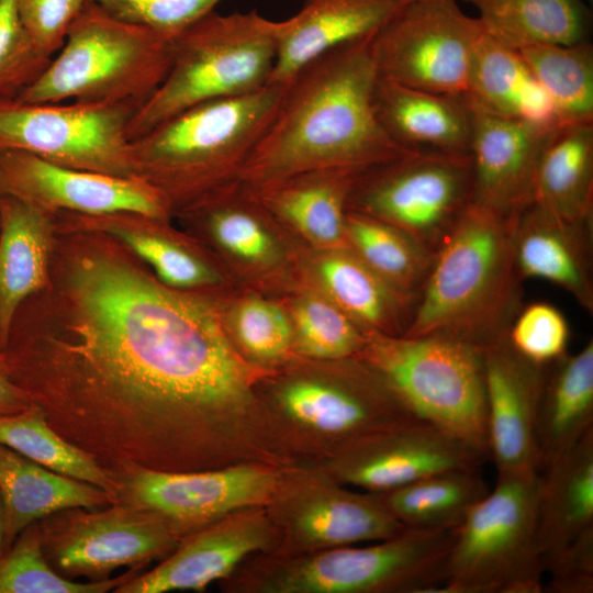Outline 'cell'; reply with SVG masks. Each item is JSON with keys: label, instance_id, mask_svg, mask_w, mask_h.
<instances>
[{"label": "cell", "instance_id": "6da1fadb", "mask_svg": "<svg viewBox=\"0 0 593 593\" xmlns=\"http://www.w3.org/2000/svg\"><path fill=\"white\" fill-rule=\"evenodd\" d=\"M67 279V332L10 331L2 350L57 433L108 469L286 466L259 395L268 371L208 304L110 253L78 256Z\"/></svg>", "mask_w": 593, "mask_h": 593}, {"label": "cell", "instance_id": "7a4b0ae2", "mask_svg": "<svg viewBox=\"0 0 593 593\" xmlns=\"http://www.w3.org/2000/svg\"><path fill=\"white\" fill-rule=\"evenodd\" d=\"M371 37L321 55L286 85L239 180L257 187L313 170L363 171L416 152L396 143L377 116Z\"/></svg>", "mask_w": 593, "mask_h": 593}, {"label": "cell", "instance_id": "3957f363", "mask_svg": "<svg viewBox=\"0 0 593 593\" xmlns=\"http://www.w3.org/2000/svg\"><path fill=\"white\" fill-rule=\"evenodd\" d=\"M515 217L474 202L467 208L435 254L403 336L447 335L481 348L507 337L522 307Z\"/></svg>", "mask_w": 593, "mask_h": 593}, {"label": "cell", "instance_id": "277c9868", "mask_svg": "<svg viewBox=\"0 0 593 593\" xmlns=\"http://www.w3.org/2000/svg\"><path fill=\"white\" fill-rule=\"evenodd\" d=\"M286 86L192 105L131 141L136 177L170 209L188 208L239 180L254 148L275 116Z\"/></svg>", "mask_w": 593, "mask_h": 593}, {"label": "cell", "instance_id": "5b68a950", "mask_svg": "<svg viewBox=\"0 0 593 593\" xmlns=\"http://www.w3.org/2000/svg\"><path fill=\"white\" fill-rule=\"evenodd\" d=\"M324 362L325 370H295L259 383L271 439L287 465H315L358 437L414 416L362 358Z\"/></svg>", "mask_w": 593, "mask_h": 593}, {"label": "cell", "instance_id": "8992f818", "mask_svg": "<svg viewBox=\"0 0 593 593\" xmlns=\"http://www.w3.org/2000/svg\"><path fill=\"white\" fill-rule=\"evenodd\" d=\"M454 532L404 528L369 545L258 553L222 581L232 593H439Z\"/></svg>", "mask_w": 593, "mask_h": 593}, {"label": "cell", "instance_id": "52a82bcc", "mask_svg": "<svg viewBox=\"0 0 593 593\" xmlns=\"http://www.w3.org/2000/svg\"><path fill=\"white\" fill-rule=\"evenodd\" d=\"M281 21L257 13L215 11L172 38L171 67L132 116L133 141L172 115L205 101L251 93L268 85Z\"/></svg>", "mask_w": 593, "mask_h": 593}, {"label": "cell", "instance_id": "ba28073f", "mask_svg": "<svg viewBox=\"0 0 593 593\" xmlns=\"http://www.w3.org/2000/svg\"><path fill=\"white\" fill-rule=\"evenodd\" d=\"M171 61L172 40L87 1L59 54L16 99L142 105L160 87Z\"/></svg>", "mask_w": 593, "mask_h": 593}, {"label": "cell", "instance_id": "9c48e42d", "mask_svg": "<svg viewBox=\"0 0 593 593\" xmlns=\"http://www.w3.org/2000/svg\"><path fill=\"white\" fill-rule=\"evenodd\" d=\"M357 356L384 377L414 416L489 457L481 347L439 334H367Z\"/></svg>", "mask_w": 593, "mask_h": 593}, {"label": "cell", "instance_id": "30bf717a", "mask_svg": "<svg viewBox=\"0 0 593 593\" xmlns=\"http://www.w3.org/2000/svg\"><path fill=\"white\" fill-rule=\"evenodd\" d=\"M540 471L497 474L496 484L455 530L439 593H540L537 544Z\"/></svg>", "mask_w": 593, "mask_h": 593}, {"label": "cell", "instance_id": "8fae6325", "mask_svg": "<svg viewBox=\"0 0 593 593\" xmlns=\"http://www.w3.org/2000/svg\"><path fill=\"white\" fill-rule=\"evenodd\" d=\"M472 200L470 154L416 150L360 171L347 210L402 230L435 255Z\"/></svg>", "mask_w": 593, "mask_h": 593}, {"label": "cell", "instance_id": "7c38bea8", "mask_svg": "<svg viewBox=\"0 0 593 593\" xmlns=\"http://www.w3.org/2000/svg\"><path fill=\"white\" fill-rule=\"evenodd\" d=\"M139 107L0 99V153L22 150L77 169L136 177L127 127Z\"/></svg>", "mask_w": 593, "mask_h": 593}, {"label": "cell", "instance_id": "4fadbf2b", "mask_svg": "<svg viewBox=\"0 0 593 593\" xmlns=\"http://www.w3.org/2000/svg\"><path fill=\"white\" fill-rule=\"evenodd\" d=\"M265 508L277 536L269 553L369 544L405 528L376 493L354 491L314 465L281 467Z\"/></svg>", "mask_w": 593, "mask_h": 593}, {"label": "cell", "instance_id": "5bb4252c", "mask_svg": "<svg viewBox=\"0 0 593 593\" xmlns=\"http://www.w3.org/2000/svg\"><path fill=\"white\" fill-rule=\"evenodd\" d=\"M484 31L456 0L407 1L371 37L378 76L407 87L463 94Z\"/></svg>", "mask_w": 593, "mask_h": 593}, {"label": "cell", "instance_id": "9a60e30c", "mask_svg": "<svg viewBox=\"0 0 593 593\" xmlns=\"http://www.w3.org/2000/svg\"><path fill=\"white\" fill-rule=\"evenodd\" d=\"M281 467L240 463L200 471H161L137 466L112 469L118 502L146 508L179 538L234 512L266 506Z\"/></svg>", "mask_w": 593, "mask_h": 593}, {"label": "cell", "instance_id": "2e32d148", "mask_svg": "<svg viewBox=\"0 0 593 593\" xmlns=\"http://www.w3.org/2000/svg\"><path fill=\"white\" fill-rule=\"evenodd\" d=\"M69 508L38 524L46 559L61 575L109 579L118 568L163 559L179 538L153 512L125 502L101 511Z\"/></svg>", "mask_w": 593, "mask_h": 593}, {"label": "cell", "instance_id": "e0dca14e", "mask_svg": "<svg viewBox=\"0 0 593 593\" xmlns=\"http://www.w3.org/2000/svg\"><path fill=\"white\" fill-rule=\"evenodd\" d=\"M485 459L465 441L413 416L358 437L314 466L344 485L380 493L438 472L480 468Z\"/></svg>", "mask_w": 593, "mask_h": 593}, {"label": "cell", "instance_id": "ac0fdd59", "mask_svg": "<svg viewBox=\"0 0 593 593\" xmlns=\"http://www.w3.org/2000/svg\"><path fill=\"white\" fill-rule=\"evenodd\" d=\"M0 195H12L47 212L85 216L132 213L163 220L170 206L139 177L77 169L22 152L0 153Z\"/></svg>", "mask_w": 593, "mask_h": 593}, {"label": "cell", "instance_id": "d6986e66", "mask_svg": "<svg viewBox=\"0 0 593 593\" xmlns=\"http://www.w3.org/2000/svg\"><path fill=\"white\" fill-rule=\"evenodd\" d=\"M277 536L265 506L234 512L181 538L159 564L133 577L118 593L205 590L222 582L248 558L273 552Z\"/></svg>", "mask_w": 593, "mask_h": 593}, {"label": "cell", "instance_id": "ffe728a7", "mask_svg": "<svg viewBox=\"0 0 593 593\" xmlns=\"http://www.w3.org/2000/svg\"><path fill=\"white\" fill-rule=\"evenodd\" d=\"M489 457L497 474L541 469L535 436L546 367L521 356L507 337L482 348Z\"/></svg>", "mask_w": 593, "mask_h": 593}, {"label": "cell", "instance_id": "44dd1931", "mask_svg": "<svg viewBox=\"0 0 593 593\" xmlns=\"http://www.w3.org/2000/svg\"><path fill=\"white\" fill-rule=\"evenodd\" d=\"M469 96V94H468ZM472 108L470 157L472 202L514 219L533 202L542 148L555 128L492 113L469 97Z\"/></svg>", "mask_w": 593, "mask_h": 593}, {"label": "cell", "instance_id": "7402d4cb", "mask_svg": "<svg viewBox=\"0 0 593 593\" xmlns=\"http://www.w3.org/2000/svg\"><path fill=\"white\" fill-rule=\"evenodd\" d=\"M407 1L305 0L281 21L268 83L286 86L305 65L337 47L373 36Z\"/></svg>", "mask_w": 593, "mask_h": 593}, {"label": "cell", "instance_id": "603a6c76", "mask_svg": "<svg viewBox=\"0 0 593 593\" xmlns=\"http://www.w3.org/2000/svg\"><path fill=\"white\" fill-rule=\"evenodd\" d=\"M592 240L593 224L569 222L530 203L513 223L518 275L555 283L593 314Z\"/></svg>", "mask_w": 593, "mask_h": 593}, {"label": "cell", "instance_id": "cb8c5ba5", "mask_svg": "<svg viewBox=\"0 0 593 593\" xmlns=\"http://www.w3.org/2000/svg\"><path fill=\"white\" fill-rule=\"evenodd\" d=\"M373 103L387 133L412 150L469 154L472 108L468 93H439L378 76Z\"/></svg>", "mask_w": 593, "mask_h": 593}, {"label": "cell", "instance_id": "d4e9b609", "mask_svg": "<svg viewBox=\"0 0 593 593\" xmlns=\"http://www.w3.org/2000/svg\"><path fill=\"white\" fill-rule=\"evenodd\" d=\"M0 495L4 552L23 529L52 514L116 503L101 488L47 469L3 445H0Z\"/></svg>", "mask_w": 593, "mask_h": 593}, {"label": "cell", "instance_id": "484cf974", "mask_svg": "<svg viewBox=\"0 0 593 593\" xmlns=\"http://www.w3.org/2000/svg\"><path fill=\"white\" fill-rule=\"evenodd\" d=\"M347 169H321L251 187L268 210L313 243L348 247L347 201L357 175Z\"/></svg>", "mask_w": 593, "mask_h": 593}, {"label": "cell", "instance_id": "4316f807", "mask_svg": "<svg viewBox=\"0 0 593 593\" xmlns=\"http://www.w3.org/2000/svg\"><path fill=\"white\" fill-rule=\"evenodd\" d=\"M52 214L0 195V350L19 306L47 284Z\"/></svg>", "mask_w": 593, "mask_h": 593}, {"label": "cell", "instance_id": "83f0119b", "mask_svg": "<svg viewBox=\"0 0 593 593\" xmlns=\"http://www.w3.org/2000/svg\"><path fill=\"white\" fill-rule=\"evenodd\" d=\"M593 428V340L546 367L535 436L541 469ZM540 469V470H541Z\"/></svg>", "mask_w": 593, "mask_h": 593}, {"label": "cell", "instance_id": "f1b7e54d", "mask_svg": "<svg viewBox=\"0 0 593 593\" xmlns=\"http://www.w3.org/2000/svg\"><path fill=\"white\" fill-rule=\"evenodd\" d=\"M328 299L367 334L403 336L417 299L390 286L349 247L334 248L316 265Z\"/></svg>", "mask_w": 593, "mask_h": 593}, {"label": "cell", "instance_id": "f546056e", "mask_svg": "<svg viewBox=\"0 0 593 593\" xmlns=\"http://www.w3.org/2000/svg\"><path fill=\"white\" fill-rule=\"evenodd\" d=\"M540 471L536 535L542 559L593 527V428Z\"/></svg>", "mask_w": 593, "mask_h": 593}, {"label": "cell", "instance_id": "4dcf8cb0", "mask_svg": "<svg viewBox=\"0 0 593 593\" xmlns=\"http://www.w3.org/2000/svg\"><path fill=\"white\" fill-rule=\"evenodd\" d=\"M532 203L562 220L593 224V122L552 130L535 172Z\"/></svg>", "mask_w": 593, "mask_h": 593}, {"label": "cell", "instance_id": "1f68e13d", "mask_svg": "<svg viewBox=\"0 0 593 593\" xmlns=\"http://www.w3.org/2000/svg\"><path fill=\"white\" fill-rule=\"evenodd\" d=\"M468 94L497 115L547 128L560 125L550 98L521 53L485 33L474 52Z\"/></svg>", "mask_w": 593, "mask_h": 593}, {"label": "cell", "instance_id": "d6a6232c", "mask_svg": "<svg viewBox=\"0 0 593 593\" xmlns=\"http://www.w3.org/2000/svg\"><path fill=\"white\" fill-rule=\"evenodd\" d=\"M463 1L477 10L486 35L517 51L590 41L592 11L584 0Z\"/></svg>", "mask_w": 593, "mask_h": 593}, {"label": "cell", "instance_id": "836d02e7", "mask_svg": "<svg viewBox=\"0 0 593 593\" xmlns=\"http://www.w3.org/2000/svg\"><path fill=\"white\" fill-rule=\"evenodd\" d=\"M488 493L480 468H465L438 472L376 494L405 528L455 532Z\"/></svg>", "mask_w": 593, "mask_h": 593}, {"label": "cell", "instance_id": "e575fe53", "mask_svg": "<svg viewBox=\"0 0 593 593\" xmlns=\"http://www.w3.org/2000/svg\"><path fill=\"white\" fill-rule=\"evenodd\" d=\"M0 445L55 472L97 485L118 502L120 484L114 472L57 433L34 402L21 412L0 415Z\"/></svg>", "mask_w": 593, "mask_h": 593}, {"label": "cell", "instance_id": "d590c367", "mask_svg": "<svg viewBox=\"0 0 593 593\" xmlns=\"http://www.w3.org/2000/svg\"><path fill=\"white\" fill-rule=\"evenodd\" d=\"M348 247L398 291L416 298L427 280L435 255L402 230L347 210Z\"/></svg>", "mask_w": 593, "mask_h": 593}, {"label": "cell", "instance_id": "8d00e7d4", "mask_svg": "<svg viewBox=\"0 0 593 593\" xmlns=\"http://www.w3.org/2000/svg\"><path fill=\"white\" fill-rule=\"evenodd\" d=\"M550 98L560 124L593 122V46L534 45L518 51Z\"/></svg>", "mask_w": 593, "mask_h": 593}, {"label": "cell", "instance_id": "74e56055", "mask_svg": "<svg viewBox=\"0 0 593 593\" xmlns=\"http://www.w3.org/2000/svg\"><path fill=\"white\" fill-rule=\"evenodd\" d=\"M81 216L116 235L169 287L194 288L212 284L219 280L216 273L197 256L179 244L146 228L144 221L147 216L132 213Z\"/></svg>", "mask_w": 593, "mask_h": 593}, {"label": "cell", "instance_id": "f35d334b", "mask_svg": "<svg viewBox=\"0 0 593 593\" xmlns=\"http://www.w3.org/2000/svg\"><path fill=\"white\" fill-rule=\"evenodd\" d=\"M138 569L115 579L71 581L48 564L35 522L23 529L0 557V593H104L133 578Z\"/></svg>", "mask_w": 593, "mask_h": 593}, {"label": "cell", "instance_id": "ab89813d", "mask_svg": "<svg viewBox=\"0 0 593 593\" xmlns=\"http://www.w3.org/2000/svg\"><path fill=\"white\" fill-rule=\"evenodd\" d=\"M293 349L311 360L357 356L366 334L329 299L305 296L293 311Z\"/></svg>", "mask_w": 593, "mask_h": 593}, {"label": "cell", "instance_id": "60d3db41", "mask_svg": "<svg viewBox=\"0 0 593 593\" xmlns=\"http://www.w3.org/2000/svg\"><path fill=\"white\" fill-rule=\"evenodd\" d=\"M232 339L254 366L270 371L293 349V327L278 305L257 298L242 301L232 316Z\"/></svg>", "mask_w": 593, "mask_h": 593}, {"label": "cell", "instance_id": "b9f144b4", "mask_svg": "<svg viewBox=\"0 0 593 593\" xmlns=\"http://www.w3.org/2000/svg\"><path fill=\"white\" fill-rule=\"evenodd\" d=\"M52 58L35 46L22 26L16 0H0V99L18 98Z\"/></svg>", "mask_w": 593, "mask_h": 593}, {"label": "cell", "instance_id": "7bdbcfd3", "mask_svg": "<svg viewBox=\"0 0 593 593\" xmlns=\"http://www.w3.org/2000/svg\"><path fill=\"white\" fill-rule=\"evenodd\" d=\"M569 337L564 315L547 302L521 307L507 333L508 343L521 356L542 367L568 354Z\"/></svg>", "mask_w": 593, "mask_h": 593}, {"label": "cell", "instance_id": "ee69618b", "mask_svg": "<svg viewBox=\"0 0 593 593\" xmlns=\"http://www.w3.org/2000/svg\"><path fill=\"white\" fill-rule=\"evenodd\" d=\"M113 16L146 26L172 40L214 11L222 0H87Z\"/></svg>", "mask_w": 593, "mask_h": 593}, {"label": "cell", "instance_id": "f6af8a7d", "mask_svg": "<svg viewBox=\"0 0 593 593\" xmlns=\"http://www.w3.org/2000/svg\"><path fill=\"white\" fill-rule=\"evenodd\" d=\"M87 0H16L20 22L35 46L53 57Z\"/></svg>", "mask_w": 593, "mask_h": 593}, {"label": "cell", "instance_id": "bcb514c9", "mask_svg": "<svg viewBox=\"0 0 593 593\" xmlns=\"http://www.w3.org/2000/svg\"><path fill=\"white\" fill-rule=\"evenodd\" d=\"M544 572L549 574L547 589L552 593L593 592V527L542 557Z\"/></svg>", "mask_w": 593, "mask_h": 593}, {"label": "cell", "instance_id": "7dc6e473", "mask_svg": "<svg viewBox=\"0 0 593 593\" xmlns=\"http://www.w3.org/2000/svg\"><path fill=\"white\" fill-rule=\"evenodd\" d=\"M32 403L27 393L10 379L0 350V415L21 412Z\"/></svg>", "mask_w": 593, "mask_h": 593}, {"label": "cell", "instance_id": "c3c4849f", "mask_svg": "<svg viewBox=\"0 0 593 593\" xmlns=\"http://www.w3.org/2000/svg\"><path fill=\"white\" fill-rule=\"evenodd\" d=\"M4 552V515L0 495V557Z\"/></svg>", "mask_w": 593, "mask_h": 593}, {"label": "cell", "instance_id": "681fc988", "mask_svg": "<svg viewBox=\"0 0 593 593\" xmlns=\"http://www.w3.org/2000/svg\"><path fill=\"white\" fill-rule=\"evenodd\" d=\"M405 1H425V0H405Z\"/></svg>", "mask_w": 593, "mask_h": 593}]
</instances>
